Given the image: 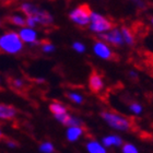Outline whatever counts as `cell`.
Listing matches in <instances>:
<instances>
[{"instance_id": "obj_14", "label": "cell", "mask_w": 153, "mask_h": 153, "mask_svg": "<svg viewBox=\"0 0 153 153\" xmlns=\"http://www.w3.org/2000/svg\"><path fill=\"white\" fill-rule=\"evenodd\" d=\"M86 149H88V151H89L90 153H105L106 152L105 148L95 140H92L91 142H89V143L86 144Z\"/></svg>"}, {"instance_id": "obj_13", "label": "cell", "mask_w": 153, "mask_h": 153, "mask_svg": "<svg viewBox=\"0 0 153 153\" xmlns=\"http://www.w3.org/2000/svg\"><path fill=\"white\" fill-rule=\"evenodd\" d=\"M123 143V140H121L120 137L118 136H107V137L103 138V144L105 147H119Z\"/></svg>"}, {"instance_id": "obj_17", "label": "cell", "mask_w": 153, "mask_h": 153, "mask_svg": "<svg viewBox=\"0 0 153 153\" xmlns=\"http://www.w3.org/2000/svg\"><path fill=\"white\" fill-rule=\"evenodd\" d=\"M10 22L16 26H21V27L25 26V19L21 16H12L10 18Z\"/></svg>"}, {"instance_id": "obj_16", "label": "cell", "mask_w": 153, "mask_h": 153, "mask_svg": "<svg viewBox=\"0 0 153 153\" xmlns=\"http://www.w3.org/2000/svg\"><path fill=\"white\" fill-rule=\"evenodd\" d=\"M121 35H123V39H124L125 43H127L128 45H132L134 44V35L132 33L127 29V27H123L121 29Z\"/></svg>"}, {"instance_id": "obj_12", "label": "cell", "mask_w": 153, "mask_h": 153, "mask_svg": "<svg viewBox=\"0 0 153 153\" xmlns=\"http://www.w3.org/2000/svg\"><path fill=\"white\" fill-rule=\"evenodd\" d=\"M16 115V109L11 105L0 104V118L1 119H11Z\"/></svg>"}, {"instance_id": "obj_22", "label": "cell", "mask_w": 153, "mask_h": 153, "mask_svg": "<svg viewBox=\"0 0 153 153\" xmlns=\"http://www.w3.org/2000/svg\"><path fill=\"white\" fill-rule=\"evenodd\" d=\"M72 47H74V49L76 51V53H80V54L85 51V46H84L82 43H80V42H76V43H74Z\"/></svg>"}, {"instance_id": "obj_6", "label": "cell", "mask_w": 153, "mask_h": 153, "mask_svg": "<svg viewBox=\"0 0 153 153\" xmlns=\"http://www.w3.org/2000/svg\"><path fill=\"white\" fill-rule=\"evenodd\" d=\"M100 38H102L103 42L108 43V44H113L115 46H119L124 43L123 39V35H121V31L118 29H111L107 32L101 33L100 34Z\"/></svg>"}, {"instance_id": "obj_9", "label": "cell", "mask_w": 153, "mask_h": 153, "mask_svg": "<svg viewBox=\"0 0 153 153\" xmlns=\"http://www.w3.org/2000/svg\"><path fill=\"white\" fill-rule=\"evenodd\" d=\"M55 118L57 119L58 121H60L62 125H66V126H81L82 121L78 119V118L71 116L69 113H64V114H59V115H55Z\"/></svg>"}, {"instance_id": "obj_21", "label": "cell", "mask_w": 153, "mask_h": 153, "mask_svg": "<svg viewBox=\"0 0 153 153\" xmlns=\"http://www.w3.org/2000/svg\"><path fill=\"white\" fill-rule=\"evenodd\" d=\"M129 108H130L131 112L136 115L141 114V112H142V106H141L139 103H132V104H130Z\"/></svg>"}, {"instance_id": "obj_23", "label": "cell", "mask_w": 153, "mask_h": 153, "mask_svg": "<svg viewBox=\"0 0 153 153\" xmlns=\"http://www.w3.org/2000/svg\"><path fill=\"white\" fill-rule=\"evenodd\" d=\"M55 51V46L51 43H45L43 44V51L44 53H53Z\"/></svg>"}, {"instance_id": "obj_20", "label": "cell", "mask_w": 153, "mask_h": 153, "mask_svg": "<svg viewBox=\"0 0 153 153\" xmlns=\"http://www.w3.org/2000/svg\"><path fill=\"white\" fill-rule=\"evenodd\" d=\"M123 152H124V153H137L138 149L134 147V144L126 143L124 147H123Z\"/></svg>"}, {"instance_id": "obj_25", "label": "cell", "mask_w": 153, "mask_h": 153, "mask_svg": "<svg viewBox=\"0 0 153 153\" xmlns=\"http://www.w3.org/2000/svg\"><path fill=\"white\" fill-rule=\"evenodd\" d=\"M13 85L16 86V88H22L23 86V82H22V80H20V79H16L14 81H13Z\"/></svg>"}, {"instance_id": "obj_19", "label": "cell", "mask_w": 153, "mask_h": 153, "mask_svg": "<svg viewBox=\"0 0 153 153\" xmlns=\"http://www.w3.org/2000/svg\"><path fill=\"white\" fill-rule=\"evenodd\" d=\"M68 97L74 103H76V104H81V103L83 102V97L82 95H80L79 93H74L71 92L68 94Z\"/></svg>"}, {"instance_id": "obj_15", "label": "cell", "mask_w": 153, "mask_h": 153, "mask_svg": "<svg viewBox=\"0 0 153 153\" xmlns=\"http://www.w3.org/2000/svg\"><path fill=\"white\" fill-rule=\"evenodd\" d=\"M49 109H51V112L54 115L64 114V113L68 112L67 108H66V106H65L64 104H61V103H57V102L51 103V105H49Z\"/></svg>"}, {"instance_id": "obj_29", "label": "cell", "mask_w": 153, "mask_h": 153, "mask_svg": "<svg viewBox=\"0 0 153 153\" xmlns=\"http://www.w3.org/2000/svg\"><path fill=\"white\" fill-rule=\"evenodd\" d=\"M152 23H153V19H152Z\"/></svg>"}, {"instance_id": "obj_5", "label": "cell", "mask_w": 153, "mask_h": 153, "mask_svg": "<svg viewBox=\"0 0 153 153\" xmlns=\"http://www.w3.org/2000/svg\"><path fill=\"white\" fill-rule=\"evenodd\" d=\"M89 24L91 31L97 33V34L107 32L112 29V22L108 21L105 16L95 12H91V19H90Z\"/></svg>"}, {"instance_id": "obj_28", "label": "cell", "mask_w": 153, "mask_h": 153, "mask_svg": "<svg viewBox=\"0 0 153 153\" xmlns=\"http://www.w3.org/2000/svg\"><path fill=\"white\" fill-rule=\"evenodd\" d=\"M1 134H1V130H0V137H1Z\"/></svg>"}, {"instance_id": "obj_1", "label": "cell", "mask_w": 153, "mask_h": 153, "mask_svg": "<svg viewBox=\"0 0 153 153\" xmlns=\"http://www.w3.org/2000/svg\"><path fill=\"white\" fill-rule=\"evenodd\" d=\"M22 48L23 42L19 33L8 32L0 36V49L7 54H18Z\"/></svg>"}, {"instance_id": "obj_10", "label": "cell", "mask_w": 153, "mask_h": 153, "mask_svg": "<svg viewBox=\"0 0 153 153\" xmlns=\"http://www.w3.org/2000/svg\"><path fill=\"white\" fill-rule=\"evenodd\" d=\"M89 85H90V89L92 90L93 92H100V91H102L103 88H104V82H103V79L102 76H100L97 74H92L91 76H90V80H89Z\"/></svg>"}, {"instance_id": "obj_11", "label": "cell", "mask_w": 153, "mask_h": 153, "mask_svg": "<svg viewBox=\"0 0 153 153\" xmlns=\"http://www.w3.org/2000/svg\"><path fill=\"white\" fill-rule=\"evenodd\" d=\"M83 134V129L80 126H69L67 129V134H66V137L69 141L74 142L79 139Z\"/></svg>"}, {"instance_id": "obj_2", "label": "cell", "mask_w": 153, "mask_h": 153, "mask_svg": "<svg viewBox=\"0 0 153 153\" xmlns=\"http://www.w3.org/2000/svg\"><path fill=\"white\" fill-rule=\"evenodd\" d=\"M21 10L26 16H32L37 24L51 25L53 21H54L51 13H48L45 10H41L36 6L32 4V3H23L21 6Z\"/></svg>"}, {"instance_id": "obj_18", "label": "cell", "mask_w": 153, "mask_h": 153, "mask_svg": "<svg viewBox=\"0 0 153 153\" xmlns=\"http://www.w3.org/2000/svg\"><path fill=\"white\" fill-rule=\"evenodd\" d=\"M39 151L44 153H51L54 152V146L51 142H44L39 146Z\"/></svg>"}, {"instance_id": "obj_27", "label": "cell", "mask_w": 153, "mask_h": 153, "mask_svg": "<svg viewBox=\"0 0 153 153\" xmlns=\"http://www.w3.org/2000/svg\"><path fill=\"white\" fill-rule=\"evenodd\" d=\"M130 76H132V78H137V74H134V71H131L130 72Z\"/></svg>"}, {"instance_id": "obj_8", "label": "cell", "mask_w": 153, "mask_h": 153, "mask_svg": "<svg viewBox=\"0 0 153 153\" xmlns=\"http://www.w3.org/2000/svg\"><path fill=\"white\" fill-rule=\"evenodd\" d=\"M19 35L22 39L23 43L27 44H38L37 41V33L33 30V27H23L19 32Z\"/></svg>"}, {"instance_id": "obj_3", "label": "cell", "mask_w": 153, "mask_h": 153, "mask_svg": "<svg viewBox=\"0 0 153 153\" xmlns=\"http://www.w3.org/2000/svg\"><path fill=\"white\" fill-rule=\"evenodd\" d=\"M102 118L111 126L112 128L116 129V130L120 131H126L130 128V121L128 120L127 118L124 116L116 114L113 112H103L101 114Z\"/></svg>"}, {"instance_id": "obj_26", "label": "cell", "mask_w": 153, "mask_h": 153, "mask_svg": "<svg viewBox=\"0 0 153 153\" xmlns=\"http://www.w3.org/2000/svg\"><path fill=\"white\" fill-rule=\"evenodd\" d=\"M8 146H9L10 148H16V144L14 143V142H11V141H9V142H8Z\"/></svg>"}, {"instance_id": "obj_4", "label": "cell", "mask_w": 153, "mask_h": 153, "mask_svg": "<svg viewBox=\"0 0 153 153\" xmlns=\"http://www.w3.org/2000/svg\"><path fill=\"white\" fill-rule=\"evenodd\" d=\"M91 9L89 6L86 4H82V6L76 7V9H74L69 13V18L72 22L76 23L81 26L88 25L90 23V19H91Z\"/></svg>"}, {"instance_id": "obj_7", "label": "cell", "mask_w": 153, "mask_h": 153, "mask_svg": "<svg viewBox=\"0 0 153 153\" xmlns=\"http://www.w3.org/2000/svg\"><path fill=\"white\" fill-rule=\"evenodd\" d=\"M93 51L97 57L102 58V59H111L113 57V51L108 47L107 43L105 42H96L94 46H93Z\"/></svg>"}, {"instance_id": "obj_24", "label": "cell", "mask_w": 153, "mask_h": 153, "mask_svg": "<svg viewBox=\"0 0 153 153\" xmlns=\"http://www.w3.org/2000/svg\"><path fill=\"white\" fill-rule=\"evenodd\" d=\"M37 24L36 21L33 19L32 16H26L25 19V25L29 26V27H35V25Z\"/></svg>"}]
</instances>
